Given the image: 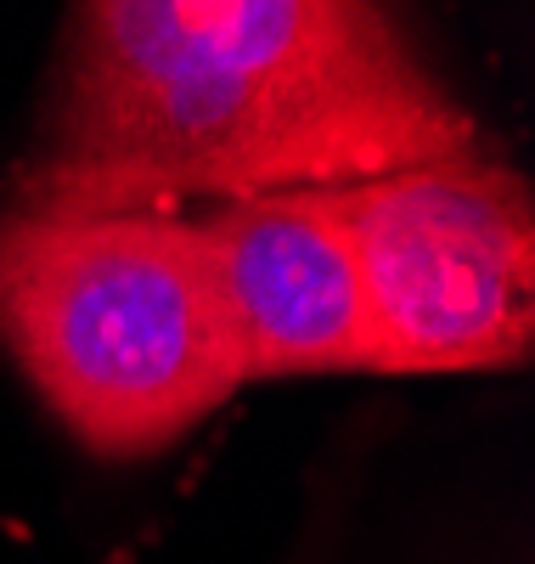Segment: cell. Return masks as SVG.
I'll return each mask as SVG.
<instances>
[{"label": "cell", "instance_id": "1", "mask_svg": "<svg viewBox=\"0 0 535 564\" xmlns=\"http://www.w3.org/2000/svg\"><path fill=\"white\" fill-rule=\"evenodd\" d=\"M473 153L383 0H74L57 102L7 209L332 193Z\"/></svg>", "mask_w": 535, "mask_h": 564}, {"label": "cell", "instance_id": "2", "mask_svg": "<svg viewBox=\"0 0 535 564\" xmlns=\"http://www.w3.org/2000/svg\"><path fill=\"white\" fill-rule=\"evenodd\" d=\"M0 345L96 457H153L249 384L204 231L164 209H7Z\"/></svg>", "mask_w": 535, "mask_h": 564}, {"label": "cell", "instance_id": "3", "mask_svg": "<svg viewBox=\"0 0 535 564\" xmlns=\"http://www.w3.org/2000/svg\"><path fill=\"white\" fill-rule=\"evenodd\" d=\"M378 372L524 367L535 345V204L473 153L338 186Z\"/></svg>", "mask_w": 535, "mask_h": 564}, {"label": "cell", "instance_id": "4", "mask_svg": "<svg viewBox=\"0 0 535 564\" xmlns=\"http://www.w3.org/2000/svg\"><path fill=\"white\" fill-rule=\"evenodd\" d=\"M249 379L372 367L367 294L332 193H260L192 215Z\"/></svg>", "mask_w": 535, "mask_h": 564}]
</instances>
